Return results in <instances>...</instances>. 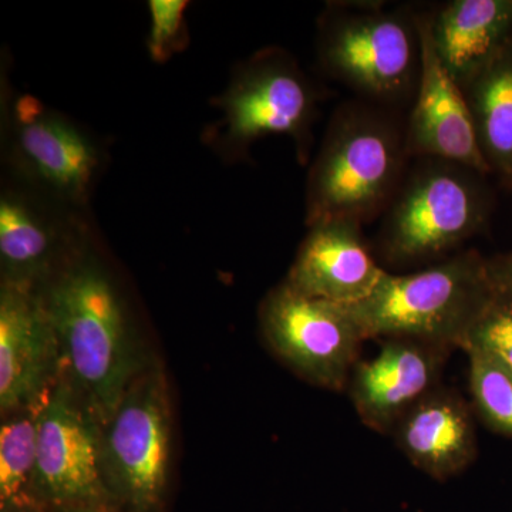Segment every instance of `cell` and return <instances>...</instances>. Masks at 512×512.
Here are the masks:
<instances>
[{
  "instance_id": "1",
  "label": "cell",
  "mask_w": 512,
  "mask_h": 512,
  "mask_svg": "<svg viewBox=\"0 0 512 512\" xmlns=\"http://www.w3.org/2000/svg\"><path fill=\"white\" fill-rule=\"evenodd\" d=\"M40 293L63 373L103 426L153 357L143 352L119 291L97 262L72 259Z\"/></svg>"
},
{
  "instance_id": "2",
  "label": "cell",
  "mask_w": 512,
  "mask_h": 512,
  "mask_svg": "<svg viewBox=\"0 0 512 512\" xmlns=\"http://www.w3.org/2000/svg\"><path fill=\"white\" fill-rule=\"evenodd\" d=\"M370 103H348L330 121L309 174L306 222L372 220L396 197L409 156L406 131Z\"/></svg>"
},
{
  "instance_id": "3",
  "label": "cell",
  "mask_w": 512,
  "mask_h": 512,
  "mask_svg": "<svg viewBox=\"0 0 512 512\" xmlns=\"http://www.w3.org/2000/svg\"><path fill=\"white\" fill-rule=\"evenodd\" d=\"M494 291L487 258L470 249L412 274L387 271L369 298L349 308L365 340L406 338L464 349Z\"/></svg>"
},
{
  "instance_id": "4",
  "label": "cell",
  "mask_w": 512,
  "mask_h": 512,
  "mask_svg": "<svg viewBox=\"0 0 512 512\" xmlns=\"http://www.w3.org/2000/svg\"><path fill=\"white\" fill-rule=\"evenodd\" d=\"M326 72L375 106H397L416 96L421 46L417 16L384 3L329 6L318 37Z\"/></svg>"
},
{
  "instance_id": "5",
  "label": "cell",
  "mask_w": 512,
  "mask_h": 512,
  "mask_svg": "<svg viewBox=\"0 0 512 512\" xmlns=\"http://www.w3.org/2000/svg\"><path fill=\"white\" fill-rule=\"evenodd\" d=\"M171 456L170 386L153 357L101 427V474L117 512L165 511Z\"/></svg>"
},
{
  "instance_id": "6",
  "label": "cell",
  "mask_w": 512,
  "mask_h": 512,
  "mask_svg": "<svg viewBox=\"0 0 512 512\" xmlns=\"http://www.w3.org/2000/svg\"><path fill=\"white\" fill-rule=\"evenodd\" d=\"M480 177L463 165L426 158L400 185L384 218L380 249L386 261H430L481 231L490 198Z\"/></svg>"
},
{
  "instance_id": "7",
  "label": "cell",
  "mask_w": 512,
  "mask_h": 512,
  "mask_svg": "<svg viewBox=\"0 0 512 512\" xmlns=\"http://www.w3.org/2000/svg\"><path fill=\"white\" fill-rule=\"evenodd\" d=\"M101 427L62 370L40 407L32 484L33 497L50 512H117L101 474Z\"/></svg>"
},
{
  "instance_id": "8",
  "label": "cell",
  "mask_w": 512,
  "mask_h": 512,
  "mask_svg": "<svg viewBox=\"0 0 512 512\" xmlns=\"http://www.w3.org/2000/svg\"><path fill=\"white\" fill-rule=\"evenodd\" d=\"M259 323L276 357L305 382L342 392L365 342L352 309L313 298L281 282L268 292Z\"/></svg>"
},
{
  "instance_id": "9",
  "label": "cell",
  "mask_w": 512,
  "mask_h": 512,
  "mask_svg": "<svg viewBox=\"0 0 512 512\" xmlns=\"http://www.w3.org/2000/svg\"><path fill=\"white\" fill-rule=\"evenodd\" d=\"M222 136L244 151L268 136L292 137L306 157L316 97L309 80L288 53H259L234 77L221 99Z\"/></svg>"
},
{
  "instance_id": "10",
  "label": "cell",
  "mask_w": 512,
  "mask_h": 512,
  "mask_svg": "<svg viewBox=\"0 0 512 512\" xmlns=\"http://www.w3.org/2000/svg\"><path fill=\"white\" fill-rule=\"evenodd\" d=\"M62 375V357L40 289L0 288V416L42 402Z\"/></svg>"
},
{
  "instance_id": "11",
  "label": "cell",
  "mask_w": 512,
  "mask_h": 512,
  "mask_svg": "<svg viewBox=\"0 0 512 512\" xmlns=\"http://www.w3.org/2000/svg\"><path fill=\"white\" fill-rule=\"evenodd\" d=\"M417 25L421 67L414 106L406 128L407 151L413 156L447 161L478 174H490L481 153L466 94L437 56L429 20L419 16Z\"/></svg>"
},
{
  "instance_id": "12",
  "label": "cell",
  "mask_w": 512,
  "mask_h": 512,
  "mask_svg": "<svg viewBox=\"0 0 512 512\" xmlns=\"http://www.w3.org/2000/svg\"><path fill=\"white\" fill-rule=\"evenodd\" d=\"M453 350L406 338L383 339L372 359L357 362L350 376V400L370 430L392 434L404 414L440 386Z\"/></svg>"
},
{
  "instance_id": "13",
  "label": "cell",
  "mask_w": 512,
  "mask_h": 512,
  "mask_svg": "<svg viewBox=\"0 0 512 512\" xmlns=\"http://www.w3.org/2000/svg\"><path fill=\"white\" fill-rule=\"evenodd\" d=\"M386 272L360 222L328 220L311 225L285 282L313 298L353 306L372 295Z\"/></svg>"
},
{
  "instance_id": "14",
  "label": "cell",
  "mask_w": 512,
  "mask_h": 512,
  "mask_svg": "<svg viewBox=\"0 0 512 512\" xmlns=\"http://www.w3.org/2000/svg\"><path fill=\"white\" fill-rule=\"evenodd\" d=\"M15 120L16 144L30 173L66 200H86L100 167L89 137L29 96L16 104Z\"/></svg>"
},
{
  "instance_id": "15",
  "label": "cell",
  "mask_w": 512,
  "mask_h": 512,
  "mask_svg": "<svg viewBox=\"0 0 512 512\" xmlns=\"http://www.w3.org/2000/svg\"><path fill=\"white\" fill-rule=\"evenodd\" d=\"M473 412L456 390L439 386L404 414L392 436L414 467L434 480L446 481L476 461Z\"/></svg>"
},
{
  "instance_id": "16",
  "label": "cell",
  "mask_w": 512,
  "mask_h": 512,
  "mask_svg": "<svg viewBox=\"0 0 512 512\" xmlns=\"http://www.w3.org/2000/svg\"><path fill=\"white\" fill-rule=\"evenodd\" d=\"M427 20L437 56L461 89L512 46V0H453Z\"/></svg>"
},
{
  "instance_id": "17",
  "label": "cell",
  "mask_w": 512,
  "mask_h": 512,
  "mask_svg": "<svg viewBox=\"0 0 512 512\" xmlns=\"http://www.w3.org/2000/svg\"><path fill=\"white\" fill-rule=\"evenodd\" d=\"M62 242L28 202L12 195L0 201L2 282L43 288L67 262Z\"/></svg>"
},
{
  "instance_id": "18",
  "label": "cell",
  "mask_w": 512,
  "mask_h": 512,
  "mask_svg": "<svg viewBox=\"0 0 512 512\" xmlns=\"http://www.w3.org/2000/svg\"><path fill=\"white\" fill-rule=\"evenodd\" d=\"M463 92L488 168L512 184V46Z\"/></svg>"
},
{
  "instance_id": "19",
  "label": "cell",
  "mask_w": 512,
  "mask_h": 512,
  "mask_svg": "<svg viewBox=\"0 0 512 512\" xmlns=\"http://www.w3.org/2000/svg\"><path fill=\"white\" fill-rule=\"evenodd\" d=\"M42 402L2 419L0 501L33 497L32 484L37 460V434Z\"/></svg>"
},
{
  "instance_id": "20",
  "label": "cell",
  "mask_w": 512,
  "mask_h": 512,
  "mask_svg": "<svg viewBox=\"0 0 512 512\" xmlns=\"http://www.w3.org/2000/svg\"><path fill=\"white\" fill-rule=\"evenodd\" d=\"M473 409L488 429L512 437V372L477 349L466 350Z\"/></svg>"
},
{
  "instance_id": "21",
  "label": "cell",
  "mask_w": 512,
  "mask_h": 512,
  "mask_svg": "<svg viewBox=\"0 0 512 512\" xmlns=\"http://www.w3.org/2000/svg\"><path fill=\"white\" fill-rule=\"evenodd\" d=\"M495 288V286H494ZM494 357L512 372V295L495 288L464 346Z\"/></svg>"
},
{
  "instance_id": "22",
  "label": "cell",
  "mask_w": 512,
  "mask_h": 512,
  "mask_svg": "<svg viewBox=\"0 0 512 512\" xmlns=\"http://www.w3.org/2000/svg\"><path fill=\"white\" fill-rule=\"evenodd\" d=\"M150 33H148V52L156 63H165L178 50L187 45L185 29V10L188 3L184 0H151Z\"/></svg>"
},
{
  "instance_id": "23",
  "label": "cell",
  "mask_w": 512,
  "mask_h": 512,
  "mask_svg": "<svg viewBox=\"0 0 512 512\" xmlns=\"http://www.w3.org/2000/svg\"><path fill=\"white\" fill-rule=\"evenodd\" d=\"M487 266L495 288L512 295V252L487 258Z\"/></svg>"
},
{
  "instance_id": "24",
  "label": "cell",
  "mask_w": 512,
  "mask_h": 512,
  "mask_svg": "<svg viewBox=\"0 0 512 512\" xmlns=\"http://www.w3.org/2000/svg\"><path fill=\"white\" fill-rule=\"evenodd\" d=\"M0 512H50L36 498L23 497L0 501Z\"/></svg>"
},
{
  "instance_id": "25",
  "label": "cell",
  "mask_w": 512,
  "mask_h": 512,
  "mask_svg": "<svg viewBox=\"0 0 512 512\" xmlns=\"http://www.w3.org/2000/svg\"><path fill=\"white\" fill-rule=\"evenodd\" d=\"M64 512H106V511H99V510H72V511H64Z\"/></svg>"
}]
</instances>
